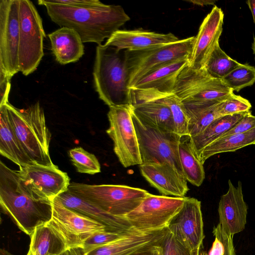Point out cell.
<instances>
[{"instance_id": "cell-1", "label": "cell", "mask_w": 255, "mask_h": 255, "mask_svg": "<svg viewBox=\"0 0 255 255\" xmlns=\"http://www.w3.org/2000/svg\"><path fill=\"white\" fill-rule=\"evenodd\" d=\"M38 4L45 6L49 17L56 24L75 30L83 43L102 44L130 20L122 6L101 1L96 4L71 6L38 0Z\"/></svg>"}, {"instance_id": "cell-2", "label": "cell", "mask_w": 255, "mask_h": 255, "mask_svg": "<svg viewBox=\"0 0 255 255\" xmlns=\"http://www.w3.org/2000/svg\"><path fill=\"white\" fill-rule=\"evenodd\" d=\"M0 205L19 229L31 236L35 229L52 217V200L33 197L23 184L18 171L0 161Z\"/></svg>"}, {"instance_id": "cell-3", "label": "cell", "mask_w": 255, "mask_h": 255, "mask_svg": "<svg viewBox=\"0 0 255 255\" xmlns=\"http://www.w3.org/2000/svg\"><path fill=\"white\" fill-rule=\"evenodd\" d=\"M93 75L95 90L105 104L109 107L131 105L125 50L105 44L98 45Z\"/></svg>"}, {"instance_id": "cell-4", "label": "cell", "mask_w": 255, "mask_h": 255, "mask_svg": "<svg viewBox=\"0 0 255 255\" xmlns=\"http://www.w3.org/2000/svg\"><path fill=\"white\" fill-rule=\"evenodd\" d=\"M5 105L13 130L29 158L35 164L53 165L49 154L51 135L39 103L26 109H19L9 102Z\"/></svg>"}, {"instance_id": "cell-5", "label": "cell", "mask_w": 255, "mask_h": 255, "mask_svg": "<svg viewBox=\"0 0 255 255\" xmlns=\"http://www.w3.org/2000/svg\"><path fill=\"white\" fill-rule=\"evenodd\" d=\"M73 194L116 216L124 217L137 207L149 194L146 190L124 185H90L70 183Z\"/></svg>"}, {"instance_id": "cell-6", "label": "cell", "mask_w": 255, "mask_h": 255, "mask_svg": "<svg viewBox=\"0 0 255 255\" xmlns=\"http://www.w3.org/2000/svg\"><path fill=\"white\" fill-rule=\"evenodd\" d=\"M194 40L195 36H191L145 49L125 50L129 88L141 78L161 67L178 60H190Z\"/></svg>"}, {"instance_id": "cell-7", "label": "cell", "mask_w": 255, "mask_h": 255, "mask_svg": "<svg viewBox=\"0 0 255 255\" xmlns=\"http://www.w3.org/2000/svg\"><path fill=\"white\" fill-rule=\"evenodd\" d=\"M131 116L137 137L141 164L167 163L184 176L178 151L181 136L174 132L150 126L140 120L132 112Z\"/></svg>"}, {"instance_id": "cell-8", "label": "cell", "mask_w": 255, "mask_h": 255, "mask_svg": "<svg viewBox=\"0 0 255 255\" xmlns=\"http://www.w3.org/2000/svg\"><path fill=\"white\" fill-rule=\"evenodd\" d=\"M19 72L25 76L34 72L44 55L46 35L42 19L33 2L20 0Z\"/></svg>"}, {"instance_id": "cell-9", "label": "cell", "mask_w": 255, "mask_h": 255, "mask_svg": "<svg viewBox=\"0 0 255 255\" xmlns=\"http://www.w3.org/2000/svg\"><path fill=\"white\" fill-rule=\"evenodd\" d=\"M186 198L149 193L137 207L124 217L139 232L163 229L167 228L173 217L182 209Z\"/></svg>"}, {"instance_id": "cell-10", "label": "cell", "mask_w": 255, "mask_h": 255, "mask_svg": "<svg viewBox=\"0 0 255 255\" xmlns=\"http://www.w3.org/2000/svg\"><path fill=\"white\" fill-rule=\"evenodd\" d=\"M173 93L186 103L222 102L234 93L222 79L211 78L204 68L197 69L187 65L179 74Z\"/></svg>"}, {"instance_id": "cell-11", "label": "cell", "mask_w": 255, "mask_h": 255, "mask_svg": "<svg viewBox=\"0 0 255 255\" xmlns=\"http://www.w3.org/2000/svg\"><path fill=\"white\" fill-rule=\"evenodd\" d=\"M110 127L106 132L114 142V150L124 167L141 164L137 137L130 106L109 107Z\"/></svg>"}, {"instance_id": "cell-12", "label": "cell", "mask_w": 255, "mask_h": 255, "mask_svg": "<svg viewBox=\"0 0 255 255\" xmlns=\"http://www.w3.org/2000/svg\"><path fill=\"white\" fill-rule=\"evenodd\" d=\"M20 0H0V71L11 78L19 72Z\"/></svg>"}, {"instance_id": "cell-13", "label": "cell", "mask_w": 255, "mask_h": 255, "mask_svg": "<svg viewBox=\"0 0 255 255\" xmlns=\"http://www.w3.org/2000/svg\"><path fill=\"white\" fill-rule=\"evenodd\" d=\"M17 171L24 187L37 199L52 200L67 191L70 184L67 173L55 164H32L20 167Z\"/></svg>"}, {"instance_id": "cell-14", "label": "cell", "mask_w": 255, "mask_h": 255, "mask_svg": "<svg viewBox=\"0 0 255 255\" xmlns=\"http://www.w3.org/2000/svg\"><path fill=\"white\" fill-rule=\"evenodd\" d=\"M167 228L175 238L190 250L200 249L205 238L201 201L187 197L180 211Z\"/></svg>"}, {"instance_id": "cell-15", "label": "cell", "mask_w": 255, "mask_h": 255, "mask_svg": "<svg viewBox=\"0 0 255 255\" xmlns=\"http://www.w3.org/2000/svg\"><path fill=\"white\" fill-rule=\"evenodd\" d=\"M224 15L221 8L215 5L203 19L195 36L188 66L197 69L204 68L215 45L219 42L223 31Z\"/></svg>"}, {"instance_id": "cell-16", "label": "cell", "mask_w": 255, "mask_h": 255, "mask_svg": "<svg viewBox=\"0 0 255 255\" xmlns=\"http://www.w3.org/2000/svg\"><path fill=\"white\" fill-rule=\"evenodd\" d=\"M52 219L68 235L75 247L82 248L83 242L94 233L112 231L98 222L67 208L56 198L52 200Z\"/></svg>"}, {"instance_id": "cell-17", "label": "cell", "mask_w": 255, "mask_h": 255, "mask_svg": "<svg viewBox=\"0 0 255 255\" xmlns=\"http://www.w3.org/2000/svg\"><path fill=\"white\" fill-rule=\"evenodd\" d=\"M228 185L227 193L219 202V224L227 235L233 236L244 230L248 207L244 200L242 182L239 181L236 187L229 180Z\"/></svg>"}, {"instance_id": "cell-18", "label": "cell", "mask_w": 255, "mask_h": 255, "mask_svg": "<svg viewBox=\"0 0 255 255\" xmlns=\"http://www.w3.org/2000/svg\"><path fill=\"white\" fill-rule=\"evenodd\" d=\"M131 112L147 125L175 132L171 112L159 99L145 94L140 90L130 88Z\"/></svg>"}, {"instance_id": "cell-19", "label": "cell", "mask_w": 255, "mask_h": 255, "mask_svg": "<svg viewBox=\"0 0 255 255\" xmlns=\"http://www.w3.org/2000/svg\"><path fill=\"white\" fill-rule=\"evenodd\" d=\"M142 176L163 196L184 197L189 190L187 180L167 163H148L139 165Z\"/></svg>"}, {"instance_id": "cell-20", "label": "cell", "mask_w": 255, "mask_h": 255, "mask_svg": "<svg viewBox=\"0 0 255 255\" xmlns=\"http://www.w3.org/2000/svg\"><path fill=\"white\" fill-rule=\"evenodd\" d=\"M56 198L67 208L98 222L112 231L125 232L137 231L125 217L112 215L73 194L68 190Z\"/></svg>"}, {"instance_id": "cell-21", "label": "cell", "mask_w": 255, "mask_h": 255, "mask_svg": "<svg viewBox=\"0 0 255 255\" xmlns=\"http://www.w3.org/2000/svg\"><path fill=\"white\" fill-rule=\"evenodd\" d=\"M179 40L172 33L162 34L152 31L135 30H119L108 39L105 44L119 51L139 50Z\"/></svg>"}, {"instance_id": "cell-22", "label": "cell", "mask_w": 255, "mask_h": 255, "mask_svg": "<svg viewBox=\"0 0 255 255\" xmlns=\"http://www.w3.org/2000/svg\"><path fill=\"white\" fill-rule=\"evenodd\" d=\"M30 237L33 255H61L73 248L67 235L52 219L37 227Z\"/></svg>"}, {"instance_id": "cell-23", "label": "cell", "mask_w": 255, "mask_h": 255, "mask_svg": "<svg viewBox=\"0 0 255 255\" xmlns=\"http://www.w3.org/2000/svg\"><path fill=\"white\" fill-rule=\"evenodd\" d=\"M167 229V228L147 232H135L97 248L86 255H128L145 247L158 245Z\"/></svg>"}, {"instance_id": "cell-24", "label": "cell", "mask_w": 255, "mask_h": 255, "mask_svg": "<svg viewBox=\"0 0 255 255\" xmlns=\"http://www.w3.org/2000/svg\"><path fill=\"white\" fill-rule=\"evenodd\" d=\"M56 61L65 65L78 61L84 54V45L74 29L61 27L48 35Z\"/></svg>"}, {"instance_id": "cell-25", "label": "cell", "mask_w": 255, "mask_h": 255, "mask_svg": "<svg viewBox=\"0 0 255 255\" xmlns=\"http://www.w3.org/2000/svg\"><path fill=\"white\" fill-rule=\"evenodd\" d=\"M189 60L176 61L161 67L141 78L131 88L153 89L162 93H173L177 79L188 65Z\"/></svg>"}, {"instance_id": "cell-26", "label": "cell", "mask_w": 255, "mask_h": 255, "mask_svg": "<svg viewBox=\"0 0 255 255\" xmlns=\"http://www.w3.org/2000/svg\"><path fill=\"white\" fill-rule=\"evenodd\" d=\"M0 153L19 167L35 164L22 148L13 130L5 105L0 106Z\"/></svg>"}, {"instance_id": "cell-27", "label": "cell", "mask_w": 255, "mask_h": 255, "mask_svg": "<svg viewBox=\"0 0 255 255\" xmlns=\"http://www.w3.org/2000/svg\"><path fill=\"white\" fill-rule=\"evenodd\" d=\"M219 102L206 101L183 103L189 119V136L199 134L213 121L221 117L218 110Z\"/></svg>"}, {"instance_id": "cell-28", "label": "cell", "mask_w": 255, "mask_h": 255, "mask_svg": "<svg viewBox=\"0 0 255 255\" xmlns=\"http://www.w3.org/2000/svg\"><path fill=\"white\" fill-rule=\"evenodd\" d=\"M247 112L219 117L213 121L199 134L190 136L192 147L197 155L198 156L204 147L228 131L242 119Z\"/></svg>"}, {"instance_id": "cell-29", "label": "cell", "mask_w": 255, "mask_h": 255, "mask_svg": "<svg viewBox=\"0 0 255 255\" xmlns=\"http://www.w3.org/2000/svg\"><path fill=\"white\" fill-rule=\"evenodd\" d=\"M255 144V128L244 133L220 137L204 147L198 157L204 164L212 156L226 152L236 151L245 146Z\"/></svg>"}, {"instance_id": "cell-30", "label": "cell", "mask_w": 255, "mask_h": 255, "mask_svg": "<svg viewBox=\"0 0 255 255\" xmlns=\"http://www.w3.org/2000/svg\"><path fill=\"white\" fill-rule=\"evenodd\" d=\"M178 151L180 163L187 181L194 186H200L205 179V173L203 164L192 147L190 136H181Z\"/></svg>"}, {"instance_id": "cell-31", "label": "cell", "mask_w": 255, "mask_h": 255, "mask_svg": "<svg viewBox=\"0 0 255 255\" xmlns=\"http://www.w3.org/2000/svg\"><path fill=\"white\" fill-rule=\"evenodd\" d=\"M145 94L161 100L170 108L175 132L181 136L189 135V119L181 100L173 93L166 94L153 89H139Z\"/></svg>"}, {"instance_id": "cell-32", "label": "cell", "mask_w": 255, "mask_h": 255, "mask_svg": "<svg viewBox=\"0 0 255 255\" xmlns=\"http://www.w3.org/2000/svg\"><path fill=\"white\" fill-rule=\"evenodd\" d=\"M241 64L229 56L221 48L218 42L209 57L204 68L211 78L223 79Z\"/></svg>"}, {"instance_id": "cell-33", "label": "cell", "mask_w": 255, "mask_h": 255, "mask_svg": "<svg viewBox=\"0 0 255 255\" xmlns=\"http://www.w3.org/2000/svg\"><path fill=\"white\" fill-rule=\"evenodd\" d=\"M222 80L233 91L239 92L255 83V67L242 64Z\"/></svg>"}, {"instance_id": "cell-34", "label": "cell", "mask_w": 255, "mask_h": 255, "mask_svg": "<svg viewBox=\"0 0 255 255\" xmlns=\"http://www.w3.org/2000/svg\"><path fill=\"white\" fill-rule=\"evenodd\" d=\"M68 154L78 172L91 175L101 172V165L95 155L82 147L72 148Z\"/></svg>"}, {"instance_id": "cell-35", "label": "cell", "mask_w": 255, "mask_h": 255, "mask_svg": "<svg viewBox=\"0 0 255 255\" xmlns=\"http://www.w3.org/2000/svg\"><path fill=\"white\" fill-rule=\"evenodd\" d=\"M138 231L125 232L101 231L94 233L87 238L82 243V249L85 255L91 251L114 242L125 236ZM139 232V231H138Z\"/></svg>"}, {"instance_id": "cell-36", "label": "cell", "mask_w": 255, "mask_h": 255, "mask_svg": "<svg viewBox=\"0 0 255 255\" xmlns=\"http://www.w3.org/2000/svg\"><path fill=\"white\" fill-rule=\"evenodd\" d=\"M251 108L252 105L247 99L234 93L218 104V112L221 117L247 112Z\"/></svg>"}, {"instance_id": "cell-37", "label": "cell", "mask_w": 255, "mask_h": 255, "mask_svg": "<svg viewBox=\"0 0 255 255\" xmlns=\"http://www.w3.org/2000/svg\"><path fill=\"white\" fill-rule=\"evenodd\" d=\"M159 246L160 255H191L192 252L178 241L168 228Z\"/></svg>"}, {"instance_id": "cell-38", "label": "cell", "mask_w": 255, "mask_h": 255, "mask_svg": "<svg viewBox=\"0 0 255 255\" xmlns=\"http://www.w3.org/2000/svg\"><path fill=\"white\" fill-rule=\"evenodd\" d=\"M213 233L215 239L208 255H224L227 246L233 239V236L227 235L219 223L214 227Z\"/></svg>"}, {"instance_id": "cell-39", "label": "cell", "mask_w": 255, "mask_h": 255, "mask_svg": "<svg viewBox=\"0 0 255 255\" xmlns=\"http://www.w3.org/2000/svg\"><path fill=\"white\" fill-rule=\"evenodd\" d=\"M255 128V116L248 111L244 117L220 137L247 132ZM220 138V137H219Z\"/></svg>"}, {"instance_id": "cell-40", "label": "cell", "mask_w": 255, "mask_h": 255, "mask_svg": "<svg viewBox=\"0 0 255 255\" xmlns=\"http://www.w3.org/2000/svg\"><path fill=\"white\" fill-rule=\"evenodd\" d=\"M11 79V78L0 71V106L8 102Z\"/></svg>"}, {"instance_id": "cell-41", "label": "cell", "mask_w": 255, "mask_h": 255, "mask_svg": "<svg viewBox=\"0 0 255 255\" xmlns=\"http://www.w3.org/2000/svg\"><path fill=\"white\" fill-rule=\"evenodd\" d=\"M48 1L54 3L71 6L96 4L100 2L99 0H48Z\"/></svg>"}, {"instance_id": "cell-42", "label": "cell", "mask_w": 255, "mask_h": 255, "mask_svg": "<svg viewBox=\"0 0 255 255\" xmlns=\"http://www.w3.org/2000/svg\"><path fill=\"white\" fill-rule=\"evenodd\" d=\"M128 255H160L159 244L145 247Z\"/></svg>"}, {"instance_id": "cell-43", "label": "cell", "mask_w": 255, "mask_h": 255, "mask_svg": "<svg viewBox=\"0 0 255 255\" xmlns=\"http://www.w3.org/2000/svg\"><path fill=\"white\" fill-rule=\"evenodd\" d=\"M61 255H85V254L82 248L78 247L70 249Z\"/></svg>"}, {"instance_id": "cell-44", "label": "cell", "mask_w": 255, "mask_h": 255, "mask_svg": "<svg viewBox=\"0 0 255 255\" xmlns=\"http://www.w3.org/2000/svg\"><path fill=\"white\" fill-rule=\"evenodd\" d=\"M189 2H191L195 4L203 6L205 5H210L214 4L216 0H189Z\"/></svg>"}, {"instance_id": "cell-45", "label": "cell", "mask_w": 255, "mask_h": 255, "mask_svg": "<svg viewBox=\"0 0 255 255\" xmlns=\"http://www.w3.org/2000/svg\"><path fill=\"white\" fill-rule=\"evenodd\" d=\"M224 255H235V250L233 244V239L228 243Z\"/></svg>"}, {"instance_id": "cell-46", "label": "cell", "mask_w": 255, "mask_h": 255, "mask_svg": "<svg viewBox=\"0 0 255 255\" xmlns=\"http://www.w3.org/2000/svg\"><path fill=\"white\" fill-rule=\"evenodd\" d=\"M253 15L254 22L255 24V0H249L246 1Z\"/></svg>"}, {"instance_id": "cell-47", "label": "cell", "mask_w": 255, "mask_h": 255, "mask_svg": "<svg viewBox=\"0 0 255 255\" xmlns=\"http://www.w3.org/2000/svg\"><path fill=\"white\" fill-rule=\"evenodd\" d=\"M0 255H14L12 254L7 250L4 249H1L0 251Z\"/></svg>"}, {"instance_id": "cell-48", "label": "cell", "mask_w": 255, "mask_h": 255, "mask_svg": "<svg viewBox=\"0 0 255 255\" xmlns=\"http://www.w3.org/2000/svg\"><path fill=\"white\" fill-rule=\"evenodd\" d=\"M200 249H195L192 251L191 255H200Z\"/></svg>"}, {"instance_id": "cell-49", "label": "cell", "mask_w": 255, "mask_h": 255, "mask_svg": "<svg viewBox=\"0 0 255 255\" xmlns=\"http://www.w3.org/2000/svg\"><path fill=\"white\" fill-rule=\"evenodd\" d=\"M252 48L253 50V54L255 56V38L254 37V41L252 45Z\"/></svg>"}, {"instance_id": "cell-50", "label": "cell", "mask_w": 255, "mask_h": 255, "mask_svg": "<svg viewBox=\"0 0 255 255\" xmlns=\"http://www.w3.org/2000/svg\"><path fill=\"white\" fill-rule=\"evenodd\" d=\"M27 255H33V254L30 250H29Z\"/></svg>"}, {"instance_id": "cell-51", "label": "cell", "mask_w": 255, "mask_h": 255, "mask_svg": "<svg viewBox=\"0 0 255 255\" xmlns=\"http://www.w3.org/2000/svg\"><path fill=\"white\" fill-rule=\"evenodd\" d=\"M200 255H208V254L205 252H202L200 254Z\"/></svg>"}]
</instances>
